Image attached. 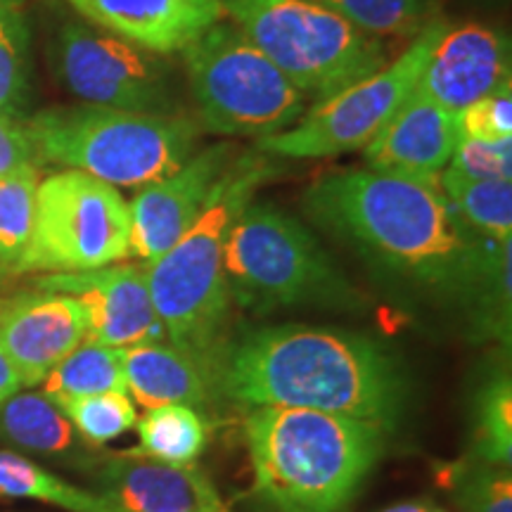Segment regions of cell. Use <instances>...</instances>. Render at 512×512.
Here are the masks:
<instances>
[{"instance_id":"e575fe53","label":"cell","mask_w":512,"mask_h":512,"mask_svg":"<svg viewBox=\"0 0 512 512\" xmlns=\"http://www.w3.org/2000/svg\"><path fill=\"white\" fill-rule=\"evenodd\" d=\"M380 512H434V505L430 501H403L389 505Z\"/></svg>"},{"instance_id":"ffe728a7","label":"cell","mask_w":512,"mask_h":512,"mask_svg":"<svg viewBox=\"0 0 512 512\" xmlns=\"http://www.w3.org/2000/svg\"><path fill=\"white\" fill-rule=\"evenodd\" d=\"M0 444L41 456H72L76 430L46 394H12L0 403Z\"/></svg>"},{"instance_id":"e0dca14e","label":"cell","mask_w":512,"mask_h":512,"mask_svg":"<svg viewBox=\"0 0 512 512\" xmlns=\"http://www.w3.org/2000/svg\"><path fill=\"white\" fill-rule=\"evenodd\" d=\"M88 24L157 55L181 53L226 19L221 0H67Z\"/></svg>"},{"instance_id":"44dd1931","label":"cell","mask_w":512,"mask_h":512,"mask_svg":"<svg viewBox=\"0 0 512 512\" xmlns=\"http://www.w3.org/2000/svg\"><path fill=\"white\" fill-rule=\"evenodd\" d=\"M41 384L43 394L55 406L72 399H83V396L126 392L124 368H121V349L105 347V344H95L83 339L72 354L50 370Z\"/></svg>"},{"instance_id":"4fadbf2b","label":"cell","mask_w":512,"mask_h":512,"mask_svg":"<svg viewBox=\"0 0 512 512\" xmlns=\"http://www.w3.org/2000/svg\"><path fill=\"white\" fill-rule=\"evenodd\" d=\"M230 143L195 152L181 169L138 192L131 209V256L150 264L195 223L211 190L235 162Z\"/></svg>"},{"instance_id":"2e32d148","label":"cell","mask_w":512,"mask_h":512,"mask_svg":"<svg viewBox=\"0 0 512 512\" xmlns=\"http://www.w3.org/2000/svg\"><path fill=\"white\" fill-rule=\"evenodd\" d=\"M458 143V112L413 91L382 131L363 147V159L368 169L380 174L439 183Z\"/></svg>"},{"instance_id":"7a4b0ae2","label":"cell","mask_w":512,"mask_h":512,"mask_svg":"<svg viewBox=\"0 0 512 512\" xmlns=\"http://www.w3.org/2000/svg\"><path fill=\"white\" fill-rule=\"evenodd\" d=\"M216 399L242 408H309L373 422L384 432L401 425L408 377L380 339L363 332L268 325L226 342L211 366Z\"/></svg>"},{"instance_id":"cb8c5ba5","label":"cell","mask_w":512,"mask_h":512,"mask_svg":"<svg viewBox=\"0 0 512 512\" xmlns=\"http://www.w3.org/2000/svg\"><path fill=\"white\" fill-rule=\"evenodd\" d=\"M439 188L467 226L484 240H512V183L472 181L444 169Z\"/></svg>"},{"instance_id":"30bf717a","label":"cell","mask_w":512,"mask_h":512,"mask_svg":"<svg viewBox=\"0 0 512 512\" xmlns=\"http://www.w3.org/2000/svg\"><path fill=\"white\" fill-rule=\"evenodd\" d=\"M446 29L444 19L434 17L380 72L316 102L292 128L256 140L254 150L285 159H320L363 150L415 91Z\"/></svg>"},{"instance_id":"f546056e","label":"cell","mask_w":512,"mask_h":512,"mask_svg":"<svg viewBox=\"0 0 512 512\" xmlns=\"http://www.w3.org/2000/svg\"><path fill=\"white\" fill-rule=\"evenodd\" d=\"M60 411L67 415L74 430L91 444H107L124 437L138 422V411L126 392H107L83 396L60 403Z\"/></svg>"},{"instance_id":"f1b7e54d","label":"cell","mask_w":512,"mask_h":512,"mask_svg":"<svg viewBox=\"0 0 512 512\" xmlns=\"http://www.w3.org/2000/svg\"><path fill=\"white\" fill-rule=\"evenodd\" d=\"M444 484L456 494L465 510L512 512L510 467L491 465L470 456L465 463L446 467Z\"/></svg>"},{"instance_id":"83f0119b","label":"cell","mask_w":512,"mask_h":512,"mask_svg":"<svg viewBox=\"0 0 512 512\" xmlns=\"http://www.w3.org/2000/svg\"><path fill=\"white\" fill-rule=\"evenodd\" d=\"M38 166L0 178V271L15 273L34 228Z\"/></svg>"},{"instance_id":"7402d4cb","label":"cell","mask_w":512,"mask_h":512,"mask_svg":"<svg viewBox=\"0 0 512 512\" xmlns=\"http://www.w3.org/2000/svg\"><path fill=\"white\" fill-rule=\"evenodd\" d=\"M136 430L140 456L169 465H192L209 441L207 422L190 406L147 408Z\"/></svg>"},{"instance_id":"9c48e42d","label":"cell","mask_w":512,"mask_h":512,"mask_svg":"<svg viewBox=\"0 0 512 512\" xmlns=\"http://www.w3.org/2000/svg\"><path fill=\"white\" fill-rule=\"evenodd\" d=\"M131 259V209L119 188L81 171L43 178L15 273H76Z\"/></svg>"},{"instance_id":"5b68a950","label":"cell","mask_w":512,"mask_h":512,"mask_svg":"<svg viewBox=\"0 0 512 512\" xmlns=\"http://www.w3.org/2000/svg\"><path fill=\"white\" fill-rule=\"evenodd\" d=\"M38 162L64 166L114 188H147L195 155L200 121L98 105L50 107L24 121Z\"/></svg>"},{"instance_id":"7c38bea8","label":"cell","mask_w":512,"mask_h":512,"mask_svg":"<svg viewBox=\"0 0 512 512\" xmlns=\"http://www.w3.org/2000/svg\"><path fill=\"white\" fill-rule=\"evenodd\" d=\"M38 290L72 294L86 313V339L126 349L162 342L164 325L152 304L145 266L112 264L76 273H48Z\"/></svg>"},{"instance_id":"5bb4252c","label":"cell","mask_w":512,"mask_h":512,"mask_svg":"<svg viewBox=\"0 0 512 512\" xmlns=\"http://www.w3.org/2000/svg\"><path fill=\"white\" fill-rule=\"evenodd\" d=\"M86 339V313L72 294L36 290L0 302V349L22 387H36Z\"/></svg>"},{"instance_id":"8fae6325","label":"cell","mask_w":512,"mask_h":512,"mask_svg":"<svg viewBox=\"0 0 512 512\" xmlns=\"http://www.w3.org/2000/svg\"><path fill=\"white\" fill-rule=\"evenodd\" d=\"M57 76L86 105L181 117L176 72L164 55L133 46L88 22H64L55 36Z\"/></svg>"},{"instance_id":"603a6c76","label":"cell","mask_w":512,"mask_h":512,"mask_svg":"<svg viewBox=\"0 0 512 512\" xmlns=\"http://www.w3.org/2000/svg\"><path fill=\"white\" fill-rule=\"evenodd\" d=\"M0 496L48 503L67 512H124L105 496L64 482L12 451H0Z\"/></svg>"},{"instance_id":"d4e9b609","label":"cell","mask_w":512,"mask_h":512,"mask_svg":"<svg viewBox=\"0 0 512 512\" xmlns=\"http://www.w3.org/2000/svg\"><path fill=\"white\" fill-rule=\"evenodd\" d=\"M472 458L510 467L512 460V380L498 366L484 377L472 408Z\"/></svg>"},{"instance_id":"ba28073f","label":"cell","mask_w":512,"mask_h":512,"mask_svg":"<svg viewBox=\"0 0 512 512\" xmlns=\"http://www.w3.org/2000/svg\"><path fill=\"white\" fill-rule=\"evenodd\" d=\"M202 126L219 136L268 138L306 114L309 98L230 19L181 50Z\"/></svg>"},{"instance_id":"d590c367","label":"cell","mask_w":512,"mask_h":512,"mask_svg":"<svg viewBox=\"0 0 512 512\" xmlns=\"http://www.w3.org/2000/svg\"><path fill=\"white\" fill-rule=\"evenodd\" d=\"M434 512H444V510H439V508H434Z\"/></svg>"},{"instance_id":"52a82bcc","label":"cell","mask_w":512,"mask_h":512,"mask_svg":"<svg viewBox=\"0 0 512 512\" xmlns=\"http://www.w3.org/2000/svg\"><path fill=\"white\" fill-rule=\"evenodd\" d=\"M238 27L313 105L380 72L389 50L313 0H221Z\"/></svg>"},{"instance_id":"6da1fadb","label":"cell","mask_w":512,"mask_h":512,"mask_svg":"<svg viewBox=\"0 0 512 512\" xmlns=\"http://www.w3.org/2000/svg\"><path fill=\"white\" fill-rule=\"evenodd\" d=\"M304 214L368 266L415 290L475 306L484 335L510 342V245L477 235L439 183L344 169L304 192Z\"/></svg>"},{"instance_id":"4316f807","label":"cell","mask_w":512,"mask_h":512,"mask_svg":"<svg viewBox=\"0 0 512 512\" xmlns=\"http://www.w3.org/2000/svg\"><path fill=\"white\" fill-rule=\"evenodd\" d=\"M337 12L366 34L380 38H413L434 19L432 0H313Z\"/></svg>"},{"instance_id":"4dcf8cb0","label":"cell","mask_w":512,"mask_h":512,"mask_svg":"<svg viewBox=\"0 0 512 512\" xmlns=\"http://www.w3.org/2000/svg\"><path fill=\"white\" fill-rule=\"evenodd\" d=\"M446 169L463 178H472V181H510L512 138L496 140V143L460 138Z\"/></svg>"},{"instance_id":"3957f363","label":"cell","mask_w":512,"mask_h":512,"mask_svg":"<svg viewBox=\"0 0 512 512\" xmlns=\"http://www.w3.org/2000/svg\"><path fill=\"white\" fill-rule=\"evenodd\" d=\"M387 434L309 408H252L245 437L256 491L280 512H342L382 458Z\"/></svg>"},{"instance_id":"9a60e30c","label":"cell","mask_w":512,"mask_h":512,"mask_svg":"<svg viewBox=\"0 0 512 512\" xmlns=\"http://www.w3.org/2000/svg\"><path fill=\"white\" fill-rule=\"evenodd\" d=\"M510 38L484 24L444 31L415 91L451 112L510 86Z\"/></svg>"},{"instance_id":"ac0fdd59","label":"cell","mask_w":512,"mask_h":512,"mask_svg":"<svg viewBox=\"0 0 512 512\" xmlns=\"http://www.w3.org/2000/svg\"><path fill=\"white\" fill-rule=\"evenodd\" d=\"M100 496L124 512H228L219 491L192 465L117 453L98 467Z\"/></svg>"},{"instance_id":"8992f818","label":"cell","mask_w":512,"mask_h":512,"mask_svg":"<svg viewBox=\"0 0 512 512\" xmlns=\"http://www.w3.org/2000/svg\"><path fill=\"white\" fill-rule=\"evenodd\" d=\"M223 268L233 304L252 313L363 306L316 235L271 202H249L228 230Z\"/></svg>"},{"instance_id":"484cf974","label":"cell","mask_w":512,"mask_h":512,"mask_svg":"<svg viewBox=\"0 0 512 512\" xmlns=\"http://www.w3.org/2000/svg\"><path fill=\"white\" fill-rule=\"evenodd\" d=\"M31 36L22 0H0V114L19 119L29 102Z\"/></svg>"},{"instance_id":"d6a6232c","label":"cell","mask_w":512,"mask_h":512,"mask_svg":"<svg viewBox=\"0 0 512 512\" xmlns=\"http://www.w3.org/2000/svg\"><path fill=\"white\" fill-rule=\"evenodd\" d=\"M38 164L41 162L22 121L0 114V178Z\"/></svg>"},{"instance_id":"1f68e13d","label":"cell","mask_w":512,"mask_h":512,"mask_svg":"<svg viewBox=\"0 0 512 512\" xmlns=\"http://www.w3.org/2000/svg\"><path fill=\"white\" fill-rule=\"evenodd\" d=\"M458 128H460V138L465 140H484V143L510 140L512 138L510 86L486 95V98L467 105L463 112H458Z\"/></svg>"},{"instance_id":"d6986e66","label":"cell","mask_w":512,"mask_h":512,"mask_svg":"<svg viewBox=\"0 0 512 512\" xmlns=\"http://www.w3.org/2000/svg\"><path fill=\"white\" fill-rule=\"evenodd\" d=\"M126 392L143 408H204L216 399L211 370L188 351L169 342L136 344L121 349Z\"/></svg>"},{"instance_id":"836d02e7","label":"cell","mask_w":512,"mask_h":512,"mask_svg":"<svg viewBox=\"0 0 512 512\" xmlns=\"http://www.w3.org/2000/svg\"><path fill=\"white\" fill-rule=\"evenodd\" d=\"M22 389V382H19L17 370L12 368L10 358L5 356V351L0 349V403L10 399L12 394H17Z\"/></svg>"},{"instance_id":"277c9868","label":"cell","mask_w":512,"mask_h":512,"mask_svg":"<svg viewBox=\"0 0 512 512\" xmlns=\"http://www.w3.org/2000/svg\"><path fill=\"white\" fill-rule=\"evenodd\" d=\"M275 164L256 152L235 157L211 190L195 223L162 256L145 266L152 304L169 344L211 370L228 342L233 297L223 268L228 230L252 202Z\"/></svg>"}]
</instances>
